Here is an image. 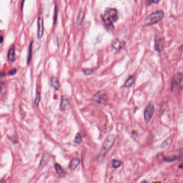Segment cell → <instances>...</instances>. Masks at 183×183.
I'll use <instances>...</instances> for the list:
<instances>
[{"label": "cell", "instance_id": "obj_1", "mask_svg": "<svg viewBox=\"0 0 183 183\" xmlns=\"http://www.w3.org/2000/svg\"><path fill=\"white\" fill-rule=\"evenodd\" d=\"M102 19L106 27L108 29H113V23L118 20L117 11L116 9L113 8L107 9L105 11L103 15L102 16Z\"/></svg>", "mask_w": 183, "mask_h": 183}, {"label": "cell", "instance_id": "obj_2", "mask_svg": "<svg viewBox=\"0 0 183 183\" xmlns=\"http://www.w3.org/2000/svg\"><path fill=\"white\" fill-rule=\"evenodd\" d=\"M164 16V13L161 10H159L153 13L147 17L145 20V25L146 26H150L156 24L162 20Z\"/></svg>", "mask_w": 183, "mask_h": 183}, {"label": "cell", "instance_id": "obj_3", "mask_svg": "<svg viewBox=\"0 0 183 183\" xmlns=\"http://www.w3.org/2000/svg\"><path fill=\"white\" fill-rule=\"evenodd\" d=\"M116 136L115 135L110 134L108 136L102 144L100 154L103 156H105V154L108 152L112 148V147L114 146Z\"/></svg>", "mask_w": 183, "mask_h": 183}, {"label": "cell", "instance_id": "obj_4", "mask_svg": "<svg viewBox=\"0 0 183 183\" xmlns=\"http://www.w3.org/2000/svg\"><path fill=\"white\" fill-rule=\"evenodd\" d=\"M93 102L98 104L105 105L108 102V96L105 90H101L95 94L93 98Z\"/></svg>", "mask_w": 183, "mask_h": 183}, {"label": "cell", "instance_id": "obj_5", "mask_svg": "<svg viewBox=\"0 0 183 183\" xmlns=\"http://www.w3.org/2000/svg\"><path fill=\"white\" fill-rule=\"evenodd\" d=\"M44 33V20L42 13L40 11L39 14L37 18V38L41 39L43 37Z\"/></svg>", "mask_w": 183, "mask_h": 183}, {"label": "cell", "instance_id": "obj_6", "mask_svg": "<svg viewBox=\"0 0 183 183\" xmlns=\"http://www.w3.org/2000/svg\"><path fill=\"white\" fill-rule=\"evenodd\" d=\"M154 113V107L152 104H149L146 106L144 111V119L146 122L150 121Z\"/></svg>", "mask_w": 183, "mask_h": 183}, {"label": "cell", "instance_id": "obj_7", "mask_svg": "<svg viewBox=\"0 0 183 183\" xmlns=\"http://www.w3.org/2000/svg\"><path fill=\"white\" fill-rule=\"evenodd\" d=\"M183 80V75L182 73H178L173 76L172 81V87L173 89L174 87H176L177 85H180Z\"/></svg>", "mask_w": 183, "mask_h": 183}, {"label": "cell", "instance_id": "obj_8", "mask_svg": "<svg viewBox=\"0 0 183 183\" xmlns=\"http://www.w3.org/2000/svg\"><path fill=\"white\" fill-rule=\"evenodd\" d=\"M70 108V102L68 98L65 96H62L60 109L62 111L67 110Z\"/></svg>", "mask_w": 183, "mask_h": 183}, {"label": "cell", "instance_id": "obj_9", "mask_svg": "<svg viewBox=\"0 0 183 183\" xmlns=\"http://www.w3.org/2000/svg\"><path fill=\"white\" fill-rule=\"evenodd\" d=\"M124 45L125 43L122 41H119V39H115L112 42V47L117 51L121 50L124 46Z\"/></svg>", "mask_w": 183, "mask_h": 183}, {"label": "cell", "instance_id": "obj_10", "mask_svg": "<svg viewBox=\"0 0 183 183\" xmlns=\"http://www.w3.org/2000/svg\"><path fill=\"white\" fill-rule=\"evenodd\" d=\"M155 50L158 52H161L163 50V44L162 39L159 38H157L155 40Z\"/></svg>", "mask_w": 183, "mask_h": 183}, {"label": "cell", "instance_id": "obj_11", "mask_svg": "<svg viewBox=\"0 0 183 183\" xmlns=\"http://www.w3.org/2000/svg\"><path fill=\"white\" fill-rule=\"evenodd\" d=\"M15 56H16L15 47L14 46H12L8 51V60L10 61V62H14L15 60Z\"/></svg>", "mask_w": 183, "mask_h": 183}, {"label": "cell", "instance_id": "obj_12", "mask_svg": "<svg viewBox=\"0 0 183 183\" xmlns=\"http://www.w3.org/2000/svg\"><path fill=\"white\" fill-rule=\"evenodd\" d=\"M80 163V160L78 158L74 157L71 159L69 167L71 170H75Z\"/></svg>", "mask_w": 183, "mask_h": 183}, {"label": "cell", "instance_id": "obj_13", "mask_svg": "<svg viewBox=\"0 0 183 183\" xmlns=\"http://www.w3.org/2000/svg\"><path fill=\"white\" fill-rule=\"evenodd\" d=\"M55 169L56 172L58 176H60V177H63L65 176L66 173H65L64 170L61 167V166L59 164L56 163L55 164Z\"/></svg>", "mask_w": 183, "mask_h": 183}, {"label": "cell", "instance_id": "obj_14", "mask_svg": "<svg viewBox=\"0 0 183 183\" xmlns=\"http://www.w3.org/2000/svg\"><path fill=\"white\" fill-rule=\"evenodd\" d=\"M51 84L52 87L56 90H58L60 87V83L58 80V78L56 77H53L51 79Z\"/></svg>", "mask_w": 183, "mask_h": 183}, {"label": "cell", "instance_id": "obj_15", "mask_svg": "<svg viewBox=\"0 0 183 183\" xmlns=\"http://www.w3.org/2000/svg\"><path fill=\"white\" fill-rule=\"evenodd\" d=\"M84 16H85L84 11H83L82 10H81L78 14V17H77V20H76V23L78 25H80L82 23V22H83L84 18Z\"/></svg>", "mask_w": 183, "mask_h": 183}, {"label": "cell", "instance_id": "obj_16", "mask_svg": "<svg viewBox=\"0 0 183 183\" xmlns=\"http://www.w3.org/2000/svg\"><path fill=\"white\" fill-rule=\"evenodd\" d=\"M135 80V77L134 76H131L125 82V84H124V87L125 88H129L130 87L132 86V85L133 84Z\"/></svg>", "mask_w": 183, "mask_h": 183}, {"label": "cell", "instance_id": "obj_17", "mask_svg": "<svg viewBox=\"0 0 183 183\" xmlns=\"http://www.w3.org/2000/svg\"><path fill=\"white\" fill-rule=\"evenodd\" d=\"M122 164V161L119 159H113L112 161V166L115 169H117L121 167Z\"/></svg>", "mask_w": 183, "mask_h": 183}, {"label": "cell", "instance_id": "obj_18", "mask_svg": "<svg viewBox=\"0 0 183 183\" xmlns=\"http://www.w3.org/2000/svg\"><path fill=\"white\" fill-rule=\"evenodd\" d=\"M180 156H176V155H173V156H169V157H167L166 158L164 159V161H166V162H172L173 161L175 160H176V159H180Z\"/></svg>", "mask_w": 183, "mask_h": 183}, {"label": "cell", "instance_id": "obj_19", "mask_svg": "<svg viewBox=\"0 0 183 183\" xmlns=\"http://www.w3.org/2000/svg\"><path fill=\"white\" fill-rule=\"evenodd\" d=\"M32 42L30 44L28 48V57H27V64H29L30 62L31 59L32 57Z\"/></svg>", "mask_w": 183, "mask_h": 183}, {"label": "cell", "instance_id": "obj_20", "mask_svg": "<svg viewBox=\"0 0 183 183\" xmlns=\"http://www.w3.org/2000/svg\"><path fill=\"white\" fill-rule=\"evenodd\" d=\"M40 101V92L37 91V95H36V97L34 101V104L35 106H37L39 105V103Z\"/></svg>", "mask_w": 183, "mask_h": 183}, {"label": "cell", "instance_id": "obj_21", "mask_svg": "<svg viewBox=\"0 0 183 183\" xmlns=\"http://www.w3.org/2000/svg\"><path fill=\"white\" fill-rule=\"evenodd\" d=\"M81 141H82V136L81 134L78 133L75 137V142L77 144H79L81 142Z\"/></svg>", "mask_w": 183, "mask_h": 183}, {"label": "cell", "instance_id": "obj_22", "mask_svg": "<svg viewBox=\"0 0 183 183\" xmlns=\"http://www.w3.org/2000/svg\"><path fill=\"white\" fill-rule=\"evenodd\" d=\"M58 8L57 7V6L56 5L55 7L54 15V24H56V23L57 19H58Z\"/></svg>", "mask_w": 183, "mask_h": 183}, {"label": "cell", "instance_id": "obj_23", "mask_svg": "<svg viewBox=\"0 0 183 183\" xmlns=\"http://www.w3.org/2000/svg\"><path fill=\"white\" fill-rule=\"evenodd\" d=\"M82 71L84 73L85 75H89L91 74L92 73H93V70L92 69L86 68V69H82Z\"/></svg>", "mask_w": 183, "mask_h": 183}, {"label": "cell", "instance_id": "obj_24", "mask_svg": "<svg viewBox=\"0 0 183 183\" xmlns=\"http://www.w3.org/2000/svg\"><path fill=\"white\" fill-rule=\"evenodd\" d=\"M160 1L161 0H147V1L149 2V4L152 3L155 4L159 3Z\"/></svg>", "mask_w": 183, "mask_h": 183}, {"label": "cell", "instance_id": "obj_25", "mask_svg": "<svg viewBox=\"0 0 183 183\" xmlns=\"http://www.w3.org/2000/svg\"><path fill=\"white\" fill-rule=\"evenodd\" d=\"M16 73H17V71H16V69H12V70L10 71L9 72L8 74L9 75H14Z\"/></svg>", "mask_w": 183, "mask_h": 183}, {"label": "cell", "instance_id": "obj_26", "mask_svg": "<svg viewBox=\"0 0 183 183\" xmlns=\"http://www.w3.org/2000/svg\"><path fill=\"white\" fill-rule=\"evenodd\" d=\"M24 2H25V0H21V10L22 11L23 9V6H24Z\"/></svg>", "mask_w": 183, "mask_h": 183}, {"label": "cell", "instance_id": "obj_27", "mask_svg": "<svg viewBox=\"0 0 183 183\" xmlns=\"http://www.w3.org/2000/svg\"><path fill=\"white\" fill-rule=\"evenodd\" d=\"M3 41V37L2 36H0V44H1Z\"/></svg>", "mask_w": 183, "mask_h": 183}, {"label": "cell", "instance_id": "obj_28", "mask_svg": "<svg viewBox=\"0 0 183 183\" xmlns=\"http://www.w3.org/2000/svg\"><path fill=\"white\" fill-rule=\"evenodd\" d=\"M179 168H183V164H182L181 165H180V166H179Z\"/></svg>", "mask_w": 183, "mask_h": 183}, {"label": "cell", "instance_id": "obj_29", "mask_svg": "<svg viewBox=\"0 0 183 183\" xmlns=\"http://www.w3.org/2000/svg\"><path fill=\"white\" fill-rule=\"evenodd\" d=\"M1 89H2V88H1V86L0 85V92H1Z\"/></svg>", "mask_w": 183, "mask_h": 183}]
</instances>
